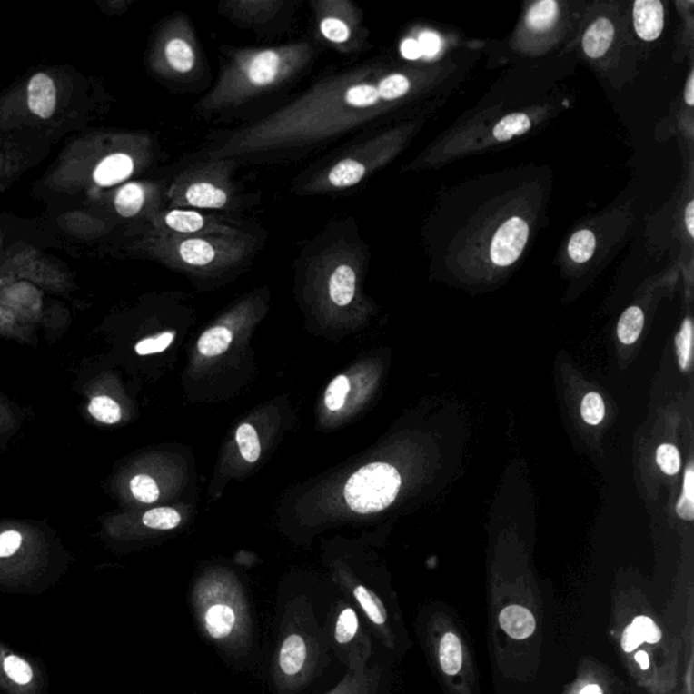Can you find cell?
I'll use <instances>...</instances> for the list:
<instances>
[{"instance_id": "obj_46", "label": "cell", "mask_w": 694, "mask_h": 694, "mask_svg": "<svg viewBox=\"0 0 694 694\" xmlns=\"http://www.w3.org/2000/svg\"><path fill=\"white\" fill-rule=\"evenodd\" d=\"M685 102L688 106H693L694 104V74L690 73L689 79H688L687 88H685Z\"/></svg>"}, {"instance_id": "obj_4", "label": "cell", "mask_w": 694, "mask_h": 694, "mask_svg": "<svg viewBox=\"0 0 694 694\" xmlns=\"http://www.w3.org/2000/svg\"><path fill=\"white\" fill-rule=\"evenodd\" d=\"M200 632L225 658L244 660L255 647V619L239 583L223 575L203 578L192 594Z\"/></svg>"}, {"instance_id": "obj_11", "label": "cell", "mask_w": 694, "mask_h": 694, "mask_svg": "<svg viewBox=\"0 0 694 694\" xmlns=\"http://www.w3.org/2000/svg\"><path fill=\"white\" fill-rule=\"evenodd\" d=\"M156 233L175 236H235L247 233L231 220L195 209L170 208L154 216Z\"/></svg>"}, {"instance_id": "obj_24", "label": "cell", "mask_w": 694, "mask_h": 694, "mask_svg": "<svg viewBox=\"0 0 694 694\" xmlns=\"http://www.w3.org/2000/svg\"><path fill=\"white\" fill-rule=\"evenodd\" d=\"M233 342V332L227 327L217 326L201 335L198 350L206 357H216L227 352Z\"/></svg>"}, {"instance_id": "obj_29", "label": "cell", "mask_w": 694, "mask_h": 694, "mask_svg": "<svg viewBox=\"0 0 694 694\" xmlns=\"http://www.w3.org/2000/svg\"><path fill=\"white\" fill-rule=\"evenodd\" d=\"M88 412L99 422L114 425L120 422L121 409L109 396H96L88 404Z\"/></svg>"}, {"instance_id": "obj_9", "label": "cell", "mask_w": 694, "mask_h": 694, "mask_svg": "<svg viewBox=\"0 0 694 694\" xmlns=\"http://www.w3.org/2000/svg\"><path fill=\"white\" fill-rule=\"evenodd\" d=\"M332 654L345 666L346 670L366 666L371 649L363 635L360 617L350 602H337L324 620Z\"/></svg>"}, {"instance_id": "obj_22", "label": "cell", "mask_w": 694, "mask_h": 694, "mask_svg": "<svg viewBox=\"0 0 694 694\" xmlns=\"http://www.w3.org/2000/svg\"><path fill=\"white\" fill-rule=\"evenodd\" d=\"M373 670L366 668L346 670L340 684L326 694H373Z\"/></svg>"}, {"instance_id": "obj_10", "label": "cell", "mask_w": 694, "mask_h": 694, "mask_svg": "<svg viewBox=\"0 0 694 694\" xmlns=\"http://www.w3.org/2000/svg\"><path fill=\"white\" fill-rule=\"evenodd\" d=\"M316 30L324 43L341 54L358 49L362 37L361 13L349 0H315L311 3Z\"/></svg>"}, {"instance_id": "obj_37", "label": "cell", "mask_w": 694, "mask_h": 694, "mask_svg": "<svg viewBox=\"0 0 694 694\" xmlns=\"http://www.w3.org/2000/svg\"><path fill=\"white\" fill-rule=\"evenodd\" d=\"M175 334L172 332H164L158 337L147 338L140 341L136 345V352L140 355L155 354V352H164L172 345Z\"/></svg>"}, {"instance_id": "obj_14", "label": "cell", "mask_w": 694, "mask_h": 694, "mask_svg": "<svg viewBox=\"0 0 694 694\" xmlns=\"http://www.w3.org/2000/svg\"><path fill=\"white\" fill-rule=\"evenodd\" d=\"M529 238V225L520 217L506 220L492 238L491 261L497 266L506 267L519 260Z\"/></svg>"}, {"instance_id": "obj_27", "label": "cell", "mask_w": 694, "mask_h": 694, "mask_svg": "<svg viewBox=\"0 0 694 694\" xmlns=\"http://www.w3.org/2000/svg\"><path fill=\"white\" fill-rule=\"evenodd\" d=\"M531 121L528 115L523 113H513V114L506 115L505 118L500 121L495 125L494 134L495 139L498 142H508V140L513 139L514 136L526 134L530 129Z\"/></svg>"}, {"instance_id": "obj_38", "label": "cell", "mask_w": 694, "mask_h": 694, "mask_svg": "<svg viewBox=\"0 0 694 694\" xmlns=\"http://www.w3.org/2000/svg\"><path fill=\"white\" fill-rule=\"evenodd\" d=\"M630 625L638 630L639 635H640L643 641H647V643H658V641L660 640V638H662V633H660L659 628H658V625L655 624L649 617H636Z\"/></svg>"}, {"instance_id": "obj_41", "label": "cell", "mask_w": 694, "mask_h": 694, "mask_svg": "<svg viewBox=\"0 0 694 694\" xmlns=\"http://www.w3.org/2000/svg\"><path fill=\"white\" fill-rule=\"evenodd\" d=\"M641 643H643V639L639 635L638 630H636L632 625H630V627L625 630L624 635H622V649H624V651L630 652L633 651V649H638Z\"/></svg>"}, {"instance_id": "obj_8", "label": "cell", "mask_w": 694, "mask_h": 694, "mask_svg": "<svg viewBox=\"0 0 694 694\" xmlns=\"http://www.w3.org/2000/svg\"><path fill=\"white\" fill-rule=\"evenodd\" d=\"M401 486L402 478L395 467L387 462H372L347 481L346 502L355 513H379L392 505Z\"/></svg>"}, {"instance_id": "obj_35", "label": "cell", "mask_w": 694, "mask_h": 694, "mask_svg": "<svg viewBox=\"0 0 694 694\" xmlns=\"http://www.w3.org/2000/svg\"><path fill=\"white\" fill-rule=\"evenodd\" d=\"M693 324L689 319L682 324L681 332L677 335V352H679V368L688 371L692 357Z\"/></svg>"}, {"instance_id": "obj_16", "label": "cell", "mask_w": 694, "mask_h": 694, "mask_svg": "<svg viewBox=\"0 0 694 694\" xmlns=\"http://www.w3.org/2000/svg\"><path fill=\"white\" fill-rule=\"evenodd\" d=\"M29 109L41 118H49L56 107V87L45 74L33 76L27 87Z\"/></svg>"}, {"instance_id": "obj_31", "label": "cell", "mask_w": 694, "mask_h": 694, "mask_svg": "<svg viewBox=\"0 0 694 694\" xmlns=\"http://www.w3.org/2000/svg\"><path fill=\"white\" fill-rule=\"evenodd\" d=\"M181 514L172 508H156L147 511L143 517V522L151 529L170 530L181 523Z\"/></svg>"}, {"instance_id": "obj_44", "label": "cell", "mask_w": 694, "mask_h": 694, "mask_svg": "<svg viewBox=\"0 0 694 694\" xmlns=\"http://www.w3.org/2000/svg\"><path fill=\"white\" fill-rule=\"evenodd\" d=\"M684 495L689 497L690 500H694V471L693 465H689L685 473L684 479Z\"/></svg>"}, {"instance_id": "obj_30", "label": "cell", "mask_w": 694, "mask_h": 694, "mask_svg": "<svg viewBox=\"0 0 694 694\" xmlns=\"http://www.w3.org/2000/svg\"><path fill=\"white\" fill-rule=\"evenodd\" d=\"M236 442L242 456L249 462H255L261 456V441L252 425H242L236 431Z\"/></svg>"}, {"instance_id": "obj_13", "label": "cell", "mask_w": 694, "mask_h": 694, "mask_svg": "<svg viewBox=\"0 0 694 694\" xmlns=\"http://www.w3.org/2000/svg\"><path fill=\"white\" fill-rule=\"evenodd\" d=\"M288 5L286 0H227L217 10L238 26L261 29L277 21Z\"/></svg>"}, {"instance_id": "obj_42", "label": "cell", "mask_w": 694, "mask_h": 694, "mask_svg": "<svg viewBox=\"0 0 694 694\" xmlns=\"http://www.w3.org/2000/svg\"><path fill=\"white\" fill-rule=\"evenodd\" d=\"M402 55L404 59L407 60H418L422 57V52H421L420 44L417 40H404L402 44Z\"/></svg>"}, {"instance_id": "obj_18", "label": "cell", "mask_w": 694, "mask_h": 694, "mask_svg": "<svg viewBox=\"0 0 694 694\" xmlns=\"http://www.w3.org/2000/svg\"><path fill=\"white\" fill-rule=\"evenodd\" d=\"M134 172V158L128 154L117 153L107 156L98 164L94 179L101 186H113L125 181Z\"/></svg>"}, {"instance_id": "obj_47", "label": "cell", "mask_w": 694, "mask_h": 694, "mask_svg": "<svg viewBox=\"0 0 694 694\" xmlns=\"http://www.w3.org/2000/svg\"><path fill=\"white\" fill-rule=\"evenodd\" d=\"M635 659L643 670H647V669L649 668V657L647 652L639 651L638 654L635 655Z\"/></svg>"}, {"instance_id": "obj_36", "label": "cell", "mask_w": 694, "mask_h": 694, "mask_svg": "<svg viewBox=\"0 0 694 694\" xmlns=\"http://www.w3.org/2000/svg\"><path fill=\"white\" fill-rule=\"evenodd\" d=\"M657 462L666 475H677L681 467L679 449L671 443H663L657 451Z\"/></svg>"}, {"instance_id": "obj_34", "label": "cell", "mask_w": 694, "mask_h": 694, "mask_svg": "<svg viewBox=\"0 0 694 694\" xmlns=\"http://www.w3.org/2000/svg\"><path fill=\"white\" fill-rule=\"evenodd\" d=\"M580 414L586 423L591 426L600 425L605 417V403L597 392H590L583 398Z\"/></svg>"}, {"instance_id": "obj_7", "label": "cell", "mask_w": 694, "mask_h": 694, "mask_svg": "<svg viewBox=\"0 0 694 694\" xmlns=\"http://www.w3.org/2000/svg\"><path fill=\"white\" fill-rule=\"evenodd\" d=\"M201 59L192 22L184 14H174L159 38L156 68L174 82H190L201 74Z\"/></svg>"}, {"instance_id": "obj_6", "label": "cell", "mask_w": 694, "mask_h": 694, "mask_svg": "<svg viewBox=\"0 0 694 694\" xmlns=\"http://www.w3.org/2000/svg\"><path fill=\"white\" fill-rule=\"evenodd\" d=\"M235 159H213L189 167L174 178L166 197L172 208L227 211L238 205L233 183Z\"/></svg>"}, {"instance_id": "obj_1", "label": "cell", "mask_w": 694, "mask_h": 694, "mask_svg": "<svg viewBox=\"0 0 694 694\" xmlns=\"http://www.w3.org/2000/svg\"><path fill=\"white\" fill-rule=\"evenodd\" d=\"M403 73L354 68L322 79L285 106L231 132L209 158L273 155L323 144L358 129L409 95Z\"/></svg>"}, {"instance_id": "obj_28", "label": "cell", "mask_w": 694, "mask_h": 694, "mask_svg": "<svg viewBox=\"0 0 694 694\" xmlns=\"http://www.w3.org/2000/svg\"><path fill=\"white\" fill-rule=\"evenodd\" d=\"M596 250V235L591 231L580 230L572 235L569 243V255L577 263L590 261Z\"/></svg>"}, {"instance_id": "obj_39", "label": "cell", "mask_w": 694, "mask_h": 694, "mask_svg": "<svg viewBox=\"0 0 694 694\" xmlns=\"http://www.w3.org/2000/svg\"><path fill=\"white\" fill-rule=\"evenodd\" d=\"M22 536L15 530L0 534V559L10 558L21 548Z\"/></svg>"}, {"instance_id": "obj_48", "label": "cell", "mask_w": 694, "mask_h": 694, "mask_svg": "<svg viewBox=\"0 0 694 694\" xmlns=\"http://www.w3.org/2000/svg\"><path fill=\"white\" fill-rule=\"evenodd\" d=\"M580 694H602V690L599 685L591 684L588 685L586 688H583Z\"/></svg>"}, {"instance_id": "obj_43", "label": "cell", "mask_w": 694, "mask_h": 694, "mask_svg": "<svg viewBox=\"0 0 694 694\" xmlns=\"http://www.w3.org/2000/svg\"><path fill=\"white\" fill-rule=\"evenodd\" d=\"M677 513H679L681 519L692 520L694 517V500H690L687 495H682L679 498V505H677Z\"/></svg>"}, {"instance_id": "obj_15", "label": "cell", "mask_w": 694, "mask_h": 694, "mask_svg": "<svg viewBox=\"0 0 694 694\" xmlns=\"http://www.w3.org/2000/svg\"><path fill=\"white\" fill-rule=\"evenodd\" d=\"M633 25L639 37L647 43L658 40L665 27V8L659 0H638L633 5Z\"/></svg>"}, {"instance_id": "obj_23", "label": "cell", "mask_w": 694, "mask_h": 694, "mask_svg": "<svg viewBox=\"0 0 694 694\" xmlns=\"http://www.w3.org/2000/svg\"><path fill=\"white\" fill-rule=\"evenodd\" d=\"M440 663L443 673L456 676L462 665V649L460 639L449 632L443 636L440 644Z\"/></svg>"}, {"instance_id": "obj_32", "label": "cell", "mask_w": 694, "mask_h": 694, "mask_svg": "<svg viewBox=\"0 0 694 694\" xmlns=\"http://www.w3.org/2000/svg\"><path fill=\"white\" fill-rule=\"evenodd\" d=\"M349 391V379H347L346 376H343V374L335 377V379L332 380V384L327 388L326 395H324V402H326L327 409L332 410V411H338V410L342 409Z\"/></svg>"}, {"instance_id": "obj_12", "label": "cell", "mask_w": 694, "mask_h": 694, "mask_svg": "<svg viewBox=\"0 0 694 694\" xmlns=\"http://www.w3.org/2000/svg\"><path fill=\"white\" fill-rule=\"evenodd\" d=\"M44 676L21 655L0 641V692L3 694H44Z\"/></svg>"}, {"instance_id": "obj_17", "label": "cell", "mask_w": 694, "mask_h": 694, "mask_svg": "<svg viewBox=\"0 0 694 694\" xmlns=\"http://www.w3.org/2000/svg\"><path fill=\"white\" fill-rule=\"evenodd\" d=\"M150 197H156L155 186L134 183V182L124 184L115 195V211L120 216L126 217V219L136 217L147 206Z\"/></svg>"}, {"instance_id": "obj_25", "label": "cell", "mask_w": 694, "mask_h": 694, "mask_svg": "<svg viewBox=\"0 0 694 694\" xmlns=\"http://www.w3.org/2000/svg\"><path fill=\"white\" fill-rule=\"evenodd\" d=\"M644 326V313L639 307H630L622 313L617 326V335L624 345H632L640 337Z\"/></svg>"}, {"instance_id": "obj_45", "label": "cell", "mask_w": 694, "mask_h": 694, "mask_svg": "<svg viewBox=\"0 0 694 694\" xmlns=\"http://www.w3.org/2000/svg\"><path fill=\"white\" fill-rule=\"evenodd\" d=\"M685 225H687L688 233L689 235L694 236V203L690 201L688 203L687 211H685Z\"/></svg>"}, {"instance_id": "obj_21", "label": "cell", "mask_w": 694, "mask_h": 694, "mask_svg": "<svg viewBox=\"0 0 694 694\" xmlns=\"http://www.w3.org/2000/svg\"><path fill=\"white\" fill-rule=\"evenodd\" d=\"M501 627L505 630L511 638L522 639L529 638L536 630V620L533 614L526 608L519 605H511L503 609L500 616Z\"/></svg>"}, {"instance_id": "obj_3", "label": "cell", "mask_w": 694, "mask_h": 694, "mask_svg": "<svg viewBox=\"0 0 694 694\" xmlns=\"http://www.w3.org/2000/svg\"><path fill=\"white\" fill-rule=\"evenodd\" d=\"M324 622L305 600L288 602L283 609L272 679L278 694H299L322 676L330 662Z\"/></svg>"}, {"instance_id": "obj_40", "label": "cell", "mask_w": 694, "mask_h": 694, "mask_svg": "<svg viewBox=\"0 0 694 694\" xmlns=\"http://www.w3.org/2000/svg\"><path fill=\"white\" fill-rule=\"evenodd\" d=\"M417 41L420 44L422 56L428 57V59H431V57H434L440 52L441 38L433 32L422 33Z\"/></svg>"}, {"instance_id": "obj_19", "label": "cell", "mask_w": 694, "mask_h": 694, "mask_svg": "<svg viewBox=\"0 0 694 694\" xmlns=\"http://www.w3.org/2000/svg\"><path fill=\"white\" fill-rule=\"evenodd\" d=\"M350 594L354 599L357 607L365 613L366 619L374 625V627L382 630L387 625L388 611L384 602L372 589L366 588L362 583H355L350 588Z\"/></svg>"}, {"instance_id": "obj_33", "label": "cell", "mask_w": 694, "mask_h": 694, "mask_svg": "<svg viewBox=\"0 0 694 694\" xmlns=\"http://www.w3.org/2000/svg\"><path fill=\"white\" fill-rule=\"evenodd\" d=\"M131 490L134 497L143 503H154L159 498V487L156 481L148 475H137L131 481Z\"/></svg>"}, {"instance_id": "obj_5", "label": "cell", "mask_w": 694, "mask_h": 694, "mask_svg": "<svg viewBox=\"0 0 694 694\" xmlns=\"http://www.w3.org/2000/svg\"><path fill=\"white\" fill-rule=\"evenodd\" d=\"M159 260L187 272L227 270L257 252L252 233L235 236H175L156 233L151 246Z\"/></svg>"}, {"instance_id": "obj_2", "label": "cell", "mask_w": 694, "mask_h": 694, "mask_svg": "<svg viewBox=\"0 0 694 694\" xmlns=\"http://www.w3.org/2000/svg\"><path fill=\"white\" fill-rule=\"evenodd\" d=\"M315 56L310 43L283 44L267 48H236L225 55L219 78L197 104L205 114L227 112L277 90L304 73Z\"/></svg>"}, {"instance_id": "obj_20", "label": "cell", "mask_w": 694, "mask_h": 694, "mask_svg": "<svg viewBox=\"0 0 694 694\" xmlns=\"http://www.w3.org/2000/svg\"><path fill=\"white\" fill-rule=\"evenodd\" d=\"M613 38V24L608 18H599L589 26L583 35V51L590 59H600L610 48Z\"/></svg>"}, {"instance_id": "obj_26", "label": "cell", "mask_w": 694, "mask_h": 694, "mask_svg": "<svg viewBox=\"0 0 694 694\" xmlns=\"http://www.w3.org/2000/svg\"><path fill=\"white\" fill-rule=\"evenodd\" d=\"M559 8L555 0H541L534 3L526 15V24L537 32L550 29L558 18Z\"/></svg>"}]
</instances>
